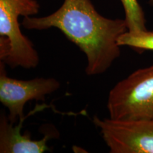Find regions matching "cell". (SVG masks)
Wrapping results in <instances>:
<instances>
[{"instance_id":"cell-1","label":"cell","mask_w":153,"mask_h":153,"mask_svg":"<svg viewBox=\"0 0 153 153\" xmlns=\"http://www.w3.org/2000/svg\"><path fill=\"white\" fill-rule=\"evenodd\" d=\"M22 25L28 30H60L85 55L89 76L103 74L111 68L120 55L118 38L128 30L125 19L101 16L91 0H64L53 14L26 16Z\"/></svg>"},{"instance_id":"cell-2","label":"cell","mask_w":153,"mask_h":153,"mask_svg":"<svg viewBox=\"0 0 153 153\" xmlns=\"http://www.w3.org/2000/svg\"><path fill=\"white\" fill-rule=\"evenodd\" d=\"M107 108L113 119L153 120V65L118 82L111 89Z\"/></svg>"},{"instance_id":"cell-3","label":"cell","mask_w":153,"mask_h":153,"mask_svg":"<svg viewBox=\"0 0 153 153\" xmlns=\"http://www.w3.org/2000/svg\"><path fill=\"white\" fill-rule=\"evenodd\" d=\"M40 5L36 0H0V36L9 43V52L4 62L11 68L30 69L39 63V55L33 43L22 33L19 17L37 14Z\"/></svg>"},{"instance_id":"cell-4","label":"cell","mask_w":153,"mask_h":153,"mask_svg":"<svg viewBox=\"0 0 153 153\" xmlns=\"http://www.w3.org/2000/svg\"><path fill=\"white\" fill-rule=\"evenodd\" d=\"M93 123L111 153H153V120L94 116Z\"/></svg>"},{"instance_id":"cell-5","label":"cell","mask_w":153,"mask_h":153,"mask_svg":"<svg viewBox=\"0 0 153 153\" xmlns=\"http://www.w3.org/2000/svg\"><path fill=\"white\" fill-rule=\"evenodd\" d=\"M60 87V82L54 78L38 77L21 80L9 77L5 63L0 62V102L9 110L7 118L14 124L18 118H24V108L28 101H45V97Z\"/></svg>"},{"instance_id":"cell-6","label":"cell","mask_w":153,"mask_h":153,"mask_svg":"<svg viewBox=\"0 0 153 153\" xmlns=\"http://www.w3.org/2000/svg\"><path fill=\"white\" fill-rule=\"evenodd\" d=\"M26 116L19 120L18 126L10 123L4 112L0 116V152L43 153L49 150L47 142L51 138L48 133L39 140H33L29 133L22 134V126Z\"/></svg>"},{"instance_id":"cell-7","label":"cell","mask_w":153,"mask_h":153,"mask_svg":"<svg viewBox=\"0 0 153 153\" xmlns=\"http://www.w3.org/2000/svg\"><path fill=\"white\" fill-rule=\"evenodd\" d=\"M118 44L120 47L128 46L137 51H153V31L126 30L118 38Z\"/></svg>"},{"instance_id":"cell-8","label":"cell","mask_w":153,"mask_h":153,"mask_svg":"<svg viewBox=\"0 0 153 153\" xmlns=\"http://www.w3.org/2000/svg\"><path fill=\"white\" fill-rule=\"evenodd\" d=\"M125 11V20L128 30H147L146 19L137 0H120Z\"/></svg>"},{"instance_id":"cell-9","label":"cell","mask_w":153,"mask_h":153,"mask_svg":"<svg viewBox=\"0 0 153 153\" xmlns=\"http://www.w3.org/2000/svg\"><path fill=\"white\" fill-rule=\"evenodd\" d=\"M148 3H149V4H150V6H152V7H153V0H149Z\"/></svg>"}]
</instances>
